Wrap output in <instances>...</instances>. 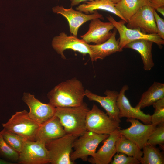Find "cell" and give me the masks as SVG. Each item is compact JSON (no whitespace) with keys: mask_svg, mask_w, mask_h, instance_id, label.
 <instances>
[{"mask_svg":"<svg viewBox=\"0 0 164 164\" xmlns=\"http://www.w3.org/2000/svg\"><path fill=\"white\" fill-rule=\"evenodd\" d=\"M147 144L155 146L159 145L164 148V124L156 126L150 135Z\"/></svg>","mask_w":164,"mask_h":164,"instance_id":"29","label":"cell"},{"mask_svg":"<svg viewBox=\"0 0 164 164\" xmlns=\"http://www.w3.org/2000/svg\"><path fill=\"white\" fill-rule=\"evenodd\" d=\"M114 28L113 25L110 22H104L99 18H95L91 20L88 31L81 36V37L87 43L101 44L111 37L112 32L110 31Z\"/></svg>","mask_w":164,"mask_h":164,"instance_id":"15","label":"cell"},{"mask_svg":"<svg viewBox=\"0 0 164 164\" xmlns=\"http://www.w3.org/2000/svg\"><path fill=\"white\" fill-rule=\"evenodd\" d=\"M129 89L127 85H124L119 92L117 105L118 109V117L133 118L139 120L145 124H151V115L145 114L141 109L133 107L125 95V92Z\"/></svg>","mask_w":164,"mask_h":164,"instance_id":"14","label":"cell"},{"mask_svg":"<svg viewBox=\"0 0 164 164\" xmlns=\"http://www.w3.org/2000/svg\"><path fill=\"white\" fill-rule=\"evenodd\" d=\"M126 121L131 123V126L125 129H118L119 132L142 149L147 144L150 135L156 126L152 124H144L138 119L133 118H127Z\"/></svg>","mask_w":164,"mask_h":164,"instance_id":"11","label":"cell"},{"mask_svg":"<svg viewBox=\"0 0 164 164\" xmlns=\"http://www.w3.org/2000/svg\"><path fill=\"white\" fill-rule=\"evenodd\" d=\"M66 134L59 119L54 115L40 125L35 141L46 142L62 137Z\"/></svg>","mask_w":164,"mask_h":164,"instance_id":"18","label":"cell"},{"mask_svg":"<svg viewBox=\"0 0 164 164\" xmlns=\"http://www.w3.org/2000/svg\"><path fill=\"white\" fill-rule=\"evenodd\" d=\"M4 128L20 135L25 139L35 141L40 125L30 118L26 110L16 112L8 121L2 124Z\"/></svg>","mask_w":164,"mask_h":164,"instance_id":"4","label":"cell"},{"mask_svg":"<svg viewBox=\"0 0 164 164\" xmlns=\"http://www.w3.org/2000/svg\"><path fill=\"white\" fill-rule=\"evenodd\" d=\"M109 0L115 4L117 3H118V2H119L121 0Z\"/></svg>","mask_w":164,"mask_h":164,"instance_id":"36","label":"cell"},{"mask_svg":"<svg viewBox=\"0 0 164 164\" xmlns=\"http://www.w3.org/2000/svg\"><path fill=\"white\" fill-rule=\"evenodd\" d=\"M164 97V84L155 82L141 95L135 107L141 109L152 105L158 100Z\"/></svg>","mask_w":164,"mask_h":164,"instance_id":"22","label":"cell"},{"mask_svg":"<svg viewBox=\"0 0 164 164\" xmlns=\"http://www.w3.org/2000/svg\"><path fill=\"white\" fill-rule=\"evenodd\" d=\"M92 0H71V5L72 7L76 6L82 2L90 1Z\"/></svg>","mask_w":164,"mask_h":164,"instance_id":"33","label":"cell"},{"mask_svg":"<svg viewBox=\"0 0 164 164\" xmlns=\"http://www.w3.org/2000/svg\"><path fill=\"white\" fill-rule=\"evenodd\" d=\"M117 30L115 28L111 37L104 42L98 44L90 45L91 55L90 57L92 61L103 59L116 52L122 51L120 47L118 40L116 38Z\"/></svg>","mask_w":164,"mask_h":164,"instance_id":"19","label":"cell"},{"mask_svg":"<svg viewBox=\"0 0 164 164\" xmlns=\"http://www.w3.org/2000/svg\"><path fill=\"white\" fill-rule=\"evenodd\" d=\"M115 5V4L109 0H92L84 2V3L76 7V9L87 14H91L97 10H103L115 14L126 22L116 9Z\"/></svg>","mask_w":164,"mask_h":164,"instance_id":"21","label":"cell"},{"mask_svg":"<svg viewBox=\"0 0 164 164\" xmlns=\"http://www.w3.org/2000/svg\"><path fill=\"white\" fill-rule=\"evenodd\" d=\"M13 163L7 161L0 158V164H13Z\"/></svg>","mask_w":164,"mask_h":164,"instance_id":"35","label":"cell"},{"mask_svg":"<svg viewBox=\"0 0 164 164\" xmlns=\"http://www.w3.org/2000/svg\"><path fill=\"white\" fill-rule=\"evenodd\" d=\"M116 153H122L134 157L139 161L143 152L135 143L121 134L115 143Z\"/></svg>","mask_w":164,"mask_h":164,"instance_id":"24","label":"cell"},{"mask_svg":"<svg viewBox=\"0 0 164 164\" xmlns=\"http://www.w3.org/2000/svg\"><path fill=\"white\" fill-rule=\"evenodd\" d=\"M52 10L55 13L61 15L67 20L71 34L76 36H77L79 27L84 23L95 18L102 19L103 18L102 15L99 13L97 10L88 14L84 13L80 11L74 10L72 7L67 9L62 6L53 7Z\"/></svg>","mask_w":164,"mask_h":164,"instance_id":"12","label":"cell"},{"mask_svg":"<svg viewBox=\"0 0 164 164\" xmlns=\"http://www.w3.org/2000/svg\"><path fill=\"white\" fill-rule=\"evenodd\" d=\"M85 91L82 83L76 78L61 82L47 94L49 103L55 108L74 107L83 102Z\"/></svg>","mask_w":164,"mask_h":164,"instance_id":"1","label":"cell"},{"mask_svg":"<svg viewBox=\"0 0 164 164\" xmlns=\"http://www.w3.org/2000/svg\"><path fill=\"white\" fill-rule=\"evenodd\" d=\"M104 93L106 96H103L95 94L87 89L85 91V97L89 100L99 103L110 117L120 123L121 120L118 117V109L117 105L119 92L114 90H106Z\"/></svg>","mask_w":164,"mask_h":164,"instance_id":"16","label":"cell"},{"mask_svg":"<svg viewBox=\"0 0 164 164\" xmlns=\"http://www.w3.org/2000/svg\"><path fill=\"white\" fill-rule=\"evenodd\" d=\"M19 157V153L7 143L0 132V158L12 162H18Z\"/></svg>","mask_w":164,"mask_h":164,"instance_id":"27","label":"cell"},{"mask_svg":"<svg viewBox=\"0 0 164 164\" xmlns=\"http://www.w3.org/2000/svg\"><path fill=\"white\" fill-rule=\"evenodd\" d=\"M89 110L84 102L77 107L56 108L54 115L59 119L66 134L78 137L87 130L86 118Z\"/></svg>","mask_w":164,"mask_h":164,"instance_id":"2","label":"cell"},{"mask_svg":"<svg viewBox=\"0 0 164 164\" xmlns=\"http://www.w3.org/2000/svg\"><path fill=\"white\" fill-rule=\"evenodd\" d=\"M155 10L161 13L163 16L164 15V6H161L157 8Z\"/></svg>","mask_w":164,"mask_h":164,"instance_id":"34","label":"cell"},{"mask_svg":"<svg viewBox=\"0 0 164 164\" xmlns=\"http://www.w3.org/2000/svg\"><path fill=\"white\" fill-rule=\"evenodd\" d=\"M149 5L155 10L157 8L164 6V0H148Z\"/></svg>","mask_w":164,"mask_h":164,"instance_id":"32","label":"cell"},{"mask_svg":"<svg viewBox=\"0 0 164 164\" xmlns=\"http://www.w3.org/2000/svg\"><path fill=\"white\" fill-rule=\"evenodd\" d=\"M107 18L112 23L119 33V44L122 49L128 43L138 39H144L152 41L160 48H162L164 44V40L157 34H147L137 29L128 28L125 25L126 22L125 21L121 19L119 21H117L110 15Z\"/></svg>","mask_w":164,"mask_h":164,"instance_id":"8","label":"cell"},{"mask_svg":"<svg viewBox=\"0 0 164 164\" xmlns=\"http://www.w3.org/2000/svg\"><path fill=\"white\" fill-rule=\"evenodd\" d=\"M17 162L21 164L50 163L45 143L38 141L25 140Z\"/></svg>","mask_w":164,"mask_h":164,"instance_id":"7","label":"cell"},{"mask_svg":"<svg viewBox=\"0 0 164 164\" xmlns=\"http://www.w3.org/2000/svg\"><path fill=\"white\" fill-rule=\"evenodd\" d=\"M111 164H139L140 161L137 159L122 153H117L113 157Z\"/></svg>","mask_w":164,"mask_h":164,"instance_id":"30","label":"cell"},{"mask_svg":"<svg viewBox=\"0 0 164 164\" xmlns=\"http://www.w3.org/2000/svg\"><path fill=\"white\" fill-rule=\"evenodd\" d=\"M153 43L152 41L148 40L138 39L128 43L124 48H130L137 51L141 55L144 69L149 71L154 66L152 54Z\"/></svg>","mask_w":164,"mask_h":164,"instance_id":"20","label":"cell"},{"mask_svg":"<svg viewBox=\"0 0 164 164\" xmlns=\"http://www.w3.org/2000/svg\"><path fill=\"white\" fill-rule=\"evenodd\" d=\"M120 123L110 117L94 104L88 111L86 118L87 130L101 134L109 135L120 128Z\"/></svg>","mask_w":164,"mask_h":164,"instance_id":"6","label":"cell"},{"mask_svg":"<svg viewBox=\"0 0 164 164\" xmlns=\"http://www.w3.org/2000/svg\"><path fill=\"white\" fill-rule=\"evenodd\" d=\"M152 105L155 111L151 115V124L156 126L164 124V97L158 100Z\"/></svg>","mask_w":164,"mask_h":164,"instance_id":"28","label":"cell"},{"mask_svg":"<svg viewBox=\"0 0 164 164\" xmlns=\"http://www.w3.org/2000/svg\"><path fill=\"white\" fill-rule=\"evenodd\" d=\"M107 134L96 133L87 130L74 141V151L70 155V159L74 162L80 159L83 161H88L89 156H93L96 152L98 145L106 139Z\"/></svg>","mask_w":164,"mask_h":164,"instance_id":"3","label":"cell"},{"mask_svg":"<svg viewBox=\"0 0 164 164\" xmlns=\"http://www.w3.org/2000/svg\"><path fill=\"white\" fill-rule=\"evenodd\" d=\"M155 10L149 5L142 7L128 20L126 27L147 34H157L154 15Z\"/></svg>","mask_w":164,"mask_h":164,"instance_id":"9","label":"cell"},{"mask_svg":"<svg viewBox=\"0 0 164 164\" xmlns=\"http://www.w3.org/2000/svg\"><path fill=\"white\" fill-rule=\"evenodd\" d=\"M149 4L148 0H121L115 4V7L127 23L141 7Z\"/></svg>","mask_w":164,"mask_h":164,"instance_id":"23","label":"cell"},{"mask_svg":"<svg viewBox=\"0 0 164 164\" xmlns=\"http://www.w3.org/2000/svg\"><path fill=\"white\" fill-rule=\"evenodd\" d=\"M143 155L140 161L142 164H164V156L155 146L147 144L142 148Z\"/></svg>","mask_w":164,"mask_h":164,"instance_id":"25","label":"cell"},{"mask_svg":"<svg viewBox=\"0 0 164 164\" xmlns=\"http://www.w3.org/2000/svg\"><path fill=\"white\" fill-rule=\"evenodd\" d=\"M52 45L63 59H66L63 52L66 49L72 50L84 55L88 54L90 57L91 55L89 44L83 39H79L77 36L73 35L68 36L65 32H61L59 36L55 37L53 39Z\"/></svg>","mask_w":164,"mask_h":164,"instance_id":"10","label":"cell"},{"mask_svg":"<svg viewBox=\"0 0 164 164\" xmlns=\"http://www.w3.org/2000/svg\"><path fill=\"white\" fill-rule=\"evenodd\" d=\"M154 17L157 29V34L161 39L164 40V20L157 13L155 10Z\"/></svg>","mask_w":164,"mask_h":164,"instance_id":"31","label":"cell"},{"mask_svg":"<svg viewBox=\"0 0 164 164\" xmlns=\"http://www.w3.org/2000/svg\"><path fill=\"white\" fill-rule=\"evenodd\" d=\"M22 100L29 108V117L40 125L54 115L56 108L41 102L29 93L23 94Z\"/></svg>","mask_w":164,"mask_h":164,"instance_id":"13","label":"cell"},{"mask_svg":"<svg viewBox=\"0 0 164 164\" xmlns=\"http://www.w3.org/2000/svg\"><path fill=\"white\" fill-rule=\"evenodd\" d=\"M78 137L70 134L45 143L49 152L52 164H74L75 162L70 159L73 144Z\"/></svg>","mask_w":164,"mask_h":164,"instance_id":"5","label":"cell"},{"mask_svg":"<svg viewBox=\"0 0 164 164\" xmlns=\"http://www.w3.org/2000/svg\"><path fill=\"white\" fill-rule=\"evenodd\" d=\"M121 134L118 129L109 135L104 140L103 145L93 156L88 161L92 164H108L110 163L116 153L115 143Z\"/></svg>","mask_w":164,"mask_h":164,"instance_id":"17","label":"cell"},{"mask_svg":"<svg viewBox=\"0 0 164 164\" xmlns=\"http://www.w3.org/2000/svg\"><path fill=\"white\" fill-rule=\"evenodd\" d=\"M0 132L10 147L19 153L21 152L23 143L26 139L18 134L4 128Z\"/></svg>","mask_w":164,"mask_h":164,"instance_id":"26","label":"cell"}]
</instances>
